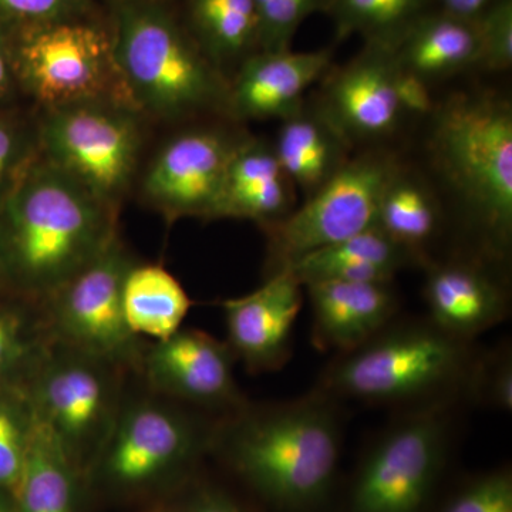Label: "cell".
<instances>
[{"label": "cell", "instance_id": "cell-1", "mask_svg": "<svg viewBox=\"0 0 512 512\" xmlns=\"http://www.w3.org/2000/svg\"><path fill=\"white\" fill-rule=\"evenodd\" d=\"M342 451L338 400L316 387L301 399L245 404L215 427L211 453L276 512L328 510Z\"/></svg>", "mask_w": 512, "mask_h": 512}, {"label": "cell", "instance_id": "cell-2", "mask_svg": "<svg viewBox=\"0 0 512 512\" xmlns=\"http://www.w3.org/2000/svg\"><path fill=\"white\" fill-rule=\"evenodd\" d=\"M117 208L40 156L0 198L3 291L43 303L117 237Z\"/></svg>", "mask_w": 512, "mask_h": 512}, {"label": "cell", "instance_id": "cell-3", "mask_svg": "<svg viewBox=\"0 0 512 512\" xmlns=\"http://www.w3.org/2000/svg\"><path fill=\"white\" fill-rule=\"evenodd\" d=\"M114 56L138 113L177 120L227 113L229 80L161 0H110Z\"/></svg>", "mask_w": 512, "mask_h": 512}, {"label": "cell", "instance_id": "cell-4", "mask_svg": "<svg viewBox=\"0 0 512 512\" xmlns=\"http://www.w3.org/2000/svg\"><path fill=\"white\" fill-rule=\"evenodd\" d=\"M215 427L197 410L144 384L138 392L127 384L116 423L87 473V497L141 500L187 483L211 453Z\"/></svg>", "mask_w": 512, "mask_h": 512}, {"label": "cell", "instance_id": "cell-5", "mask_svg": "<svg viewBox=\"0 0 512 512\" xmlns=\"http://www.w3.org/2000/svg\"><path fill=\"white\" fill-rule=\"evenodd\" d=\"M437 170L495 255L512 238V107L494 93L454 94L431 114Z\"/></svg>", "mask_w": 512, "mask_h": 512}, {"label": "cell", "instance_id": "cell-6", "mask_svg": "<svg viewBox=\"0 0 512 512\" xmlns=\"http://www.w3.org/2000/svg\"><path fill=\"white\" fill-rule=\"evenodd\" d=\"M470 343L433 322L392 323L359 348L339 355L320 377L333 399L376 404H433L468 386L474 366Z\"/></svg>", "mask_w": 512, "mask_h": 512}, {"label": "cell", "instance_id": "cell-7", "mask_svg": "<svg viewBox=\"0 0 512 512\" xmlns=\"http://www.w3.org/2000/svg\"><path fill=\"white\" fill-rule=\"evenodd\" d=\"M3 32L18 90L43 111L84 103L136 110L114 56L109 18L99 13Z\"/></svg>", "mask_w": 512, "mask_h": 512}, {"label": "cell", "instance_id": "cell-8", "mask_svg": "<svg viewBox=\"0 0 512 512\" xmlns=\"http://www.w3.org/2000/svg\"><path fill=\"white\" fill-rule=\"evenodd\" d=\"M130 376L107 360L53 342L25 384L37 423L84 483L116 423Z\"/></svg>", "mask_w": 512, "mask_h": 512}, {"label": "cell", "instance_id": "cell-9", "mask_svg": "<svg viewBox=\"0 0 512 512\" xmlns=\"http://www.w3.org/2000/svg\"><path fill=\"white\" fill-rule=\"evenodd\" d=\"M443 404L420 406L384 430L357 467L345 512H424L446 467Z\"/></svg>", "mask_w": 512, "mask_h": 512}, {"label": "cell", "instance_id": "cell-10", "mask_svg": "<svg viewBox=\"0 0 512 512\" xmlns=\"http://www.w3.org/2000/svg\"><path fill=\"white\" fill-rule=\"evenodd\" d=\"M36 131L40 156L117 208L136 174L138 111L116 103L74 104L45 110Z\"/></svg>", "mask_w": 512, "mask_h": 512}, {"label": "cell", "instance_id": "cell-11", "mask_svg": "<svg viewBox=\"0 0 512 512\" xmlns=\"http://www.w3.org/2000/svg\"><path fill=\"white\" fill-rule=\"evenodd\" d=\"M389 151L369 150L340 168L301 207L266 228V276L288 268L302 256L375 227L377 207L386 185L399 170Z\"/></svg>", "mask_w": 512, "mask_h": 512}, {"label": "cell", "instance_id": "cell-12", "mask_svg": "<svg viewBox=\"0 0 512 512\" xmlns=\"http://www.w3.org/2000/svg\"><path fill=\"white\" fill-rule=\"evenodd\" d=\"M134 259L119 235L42 303L53 342L137 375L147 343L128 329L121 288Z\"/></svg>", "mask_w": 512, "mask_h": 512}, {"label": "cell", "instance_id": "cell-13", "mask_svg": "<svg viewBox=\"0 0 512 512\" xmlns=\"http://www.w3.org/2000/svg\"><path fill=\"white\" fill-rule=\"evenodd\" d=\"M237 362L227 342L198 329H183L144 349L137 377L167 399L224 416L247 404L235 380Z\"/></svg>", "mask_w": 512, "mask_h": 512}, {"label": "cell", "instance_id": "cell-14", "mask_svg": "<svg viewBox=\"0 0 512 512\" xmlns=\"http://www.w3.org/2000/svg\"><path fill=\"white\" fill-rule=\"evenodd\" d=\"M244 138L221 128H192L171 138L144 174V200L171 222L212 220L229 160Z\"/></svg>", "mask_w": 512, "mask_h": 512}, {"label": "cell", "instance_id": "cell-15", "mask_svg": "<svg viewBox=\"0 0 512 512\" xmlns=\"http://www.w3.org/2000/svg\"><path fill=\"white\" fill-rule=\"evenodd\" d=\"M394 72L393 47L366 43L360 55L330 73L319 106L352 146L383 140L399 127Z\"/></svg>", "mask_w": 512, "mask_h": 512}, {"label": "cell", "instance_id": "cell-16", "mask_svg": "<svg viewBox=\"0 0 512 512\" xmlns=\"http://www.w3.org/2000/svg\"><path fill=\"white\" fill-rule=\"evenodd\" d=\"M302 288L291 269H282L256 291L222 302L228 346L249 372H274L289 359Z\"/></svg>", "mask_w": 512, "mask_h": 512}, {"label": "cell", "instance_id": "cell-17", "mask_svg": "<svg viewBox=\"0 0 512 512\" xmlns=\"http://www.w3.org/2000/svg\"><path fill=\"white\" fill-rule=\"evenodd\" d=\"M332 49L252 53L229 82L227 114L235 120H284L332 69Z\"/></svg>", "mask_w": 512, "mask_h": 512}, {"label": "cell", "instance_id": "cell-18", "mask_svg": "<svg viewBox=\"0 0 512 512\" xmlns=\"http://www.w3.org/2000/svg\"><path fill=\"white\" fill-rule=\"evenodd\" d=\"M303 288L311 301L313 343L338 355L372 339L399 308L393 282L322 281Z\"/></svg>", "mask_w": 512, "mask_h": 512}, {"label": "cell", "instance_id": "cell-19", "mask_svg": "<svg viewBox=\"0 0 512 512\" xmlns=\"http://www.w3.org/2000/svg\"><path fill=\"white\" fill-rule=\"evenodd\" d=\"M296 208V187L274 143L245 136L232 154L212 220L254 221L266 229Z\"/></svg>", "mask_w": 512, "mask_h": 512}, {"label": "cell", "instance_id": "cell-20", "mask_svg": "<svg viewBox=\"0 0 512 512\" xmlns=\"http://www.w3.org/2000/svg\"><path fill=\"white\" fill-rule=\"evenodd\" d=\"M424 299L429 320L463 342L507 318V292L483 266L448 261L429 266Z\"/></svg>", "mask_w": 512, "mask_h": 512}, {"label": "cell", "instance_id": "cell-21", "mask_svg": "<svg viewBox=\"0 0 512 512\" xmlns=\"http://www.w3.org/2000/svg\"><path fill=\"white\" fill-rule=\"evenodd\" d=\"M274 148L286 174L305 200L335 177L352 157V144L319 103L306 101L281 120Z\"/></svg>", "mask_w": 512, "mask_h": 512}, {"label": "cell", "instance_id": "cell-22", "mask_svg": "<svg viewBox=\"0 0 512 512\" xmlns=\"http://www.w3.org/2000/svg\"><path fill=\"white\" fill-rule=\"evenodd\" d=\"M397 66L427 82L454 76L480 64L477 19L429 10L393 46Z\"/></svg>", "mask_w": 512, "mask_h": 512}, {"label": "cell", "instance_id": "cell-23", "mask_svg": "<svg viewBox=\"0 0 512 512\" xmlns=\"http://www.w3.org/2000/svg\"><path fill=\"white\" fill-rule=\"evenodd\" d=\"M417 259L419 256L400 247L375 225L316 249L285 269H291L303 286L322 281L393 282L400 269Z\"/></svg>", "mask_w": 512, "mask_h": 512}, {"label": "cell", "instance_id": "cell-24", "mask_svg": "<svg viewBox=\"0 0 512 512\" xmlns=\"http://www.w3.org/2000/svg\"><path fill=\"white\" fill-rule=\"evenodd\" d=\"M121 302L128 329L154 342L183 328L191 309L190 296L174 275L163 266L136 261L124 276Z\"/></svg>", "mask_w": 512, "mask_h": 512}, {"label": "cell", "instance_id": "cell-25", "mask_svg": "<svg viewBox=\"0 0 512 512\" xmlns=\"http://www.w3.org/2000/svg\"><path fill=\"white\" fill-rule=\"evenodd\" d=\"M13 497L18 512H83L84 478L39 423Z\"/></svg>", "mask_w": 512, "mask_h": 512}, {"label": "cell", "instance_id": "cell-26", "mask_svg": "<svg viewBox=\"0 0 512 512\" xmlns=\"http://www.w3.org/2000/svg\"><path fill=\"white\" fill-rule=\"evenodd\" d=\"M184 20L205 55L224 72L229 63L259 50V20L254 0H184Z\"/></svg>", "mask_w": 512, "mask_h": 512}, {"label": "cell", "instance_id": "cell-27", "mask_svg": "<svg viewBox=\"0 0 512 512\" xmlns=\"http://www.w3.org/2000/svg\"><path fill=\"white\" fill-rule=\"evenodd\" d=\"M439 200L412 171L400 165L384 188L375 225L400 247L420 256L439 231Z\"/></svg>", "mask_w": 512, "mask_h": 512}, {"label": "cell", "instance_id": "cell-28", "mask_svg": "<svg viewBox=\"0 0 512 512\" xmlns=\"http://www.w3.org/2000/svg\"><path fill=\"white\" fill-rule=\"evenodd\" d=\"M53 339L42 303L0 292V384H23Z\"/></svg>", "mask_w": 512, "mask_h": 512}, {"label": "cell", "instance_id": "cell-29", "mask_svg": "<svg viewBox=\"0 0 512 512\" xmlns=\"http://www.w3.org/2000/svg\"><path fill=\"white\" fill-rule=\"evenodd\" d=\"M433 0H330L326 13L338 39L360 35L366 43L393 47Z\"/></svg>", "mask_w": 512, "mask_h": 512}, {"label": "cell", "instance_id": "cell-30", "mask_svg": "<svg viewBox=\"0 0 512 512\" xmlns=\"http://www.w3.org/2000/svg\"><path fill=\"white\" fill-rule=\"evenodd\" d=\"M37 429L23 384H0V488L15 493Z\"/></svg>", "mask_w": 512, "mask_h": 512}, {"label": "cell", "instance_id": "cell-31", "mask_svg": "<svg viewBox=\"0 0 512 512\" xmlns=\"http://www.w3.org/2000/svg\"><path fill=\"white\" fill-rule=\"evenodd\" d=\"M259 20V50L291 49L293 37L303 22L316 12H325L330 0H254Z\"/></svg>", "mask_w": 512, "mask_h": 512}, {"label": "cell", "instance_id": "cell-32", "mask_svg": "<svg viewBox=\"0 0 512 512\" xmlns=\"http://www.w3.org/2000/svg\"><path fill=\"white\" fill-rule=\"evenodd\" d=\"M39 156L37 131L12 111L0 109V198Z\"/></svg>", "mask_w": 512, "mask_h": 512}, {"label": "cell", "instance_id": "cell-33", "mask_svg": "<svg viewBox=\"0 0 512 512\" xmlns=\"http://www.w3.org/2000/svg\"><path fill=\"white\" fill-rule=\"evenodd\" d=\"M440 512H512V473L487 471L468 480L448 497Z\"/></svg>", "mask_w": 512, "mask_h": 512}, {"label": "cell", "instance_id": "cell-34", "mask_svg": "<svg viewBox=\"0 0 512 512\" xmlns=\"http://www.w3.org/2000/svg\"><path fill=\"white\" fill-rule=\"evenodd\" d=\"M99 15L94 0H0V29Z\"/></svg>", "mask_w": 512, "mask_h": 512}, {"label": "cell", "instance_id": "cell-35", "mask_svg": "<svg viewBox=\"0 0 512 512\" xmlns=\"http://www.w3.org/2000/svg\"><path fill=\"white\" fill-rule=\"evenodd\" d=\"M480 64L490 72L512 66V0H494L477 18Z\"/></svg>", "mask_w": 512, "mask_h": 512}, {"label": "cell", "instance_id": "cell-36", "mask_svg": "<svg viewBox=\"0 0 512 512\" xmlns=\"http://www.w3.org/2000/svg\"><path fill=\"white\" fill-rule=\"evenodd\" d=\"M467 389L495 410H512V360L507 349L474 360Z\"/></svg>", "mask_w": 512, "mask_h": 512}, {"label": "cell", "instance_id": "cell-37", "mask_svg": "<svg viewBox=\"0 0 512 512\" xmlns=\"http://www.w3.org/2000/svg\"><path fill=\"white\" fill-rule=\"evenodd\" d=\"M394 92L402 114L431 116L436 110V100L430 90V82L423 77L397 66L394 72Z\"/></svg>", "mask_w": 512, "mask_h": 512}, {"label": "cell", "instance_id": "cell-38", "mask_svg": "<svg viewBox=\"0 0 512 512\" xmlns=\"http://www.w3.org/2000/svg\"><path fill=\"white\" fill-rule=\"evenodd\" d=\"M171 512H247L220 488L212 485H192L183 500Z\"/></svg>", "mask_w": 512, "mask_h": 512}, {"label": "cell", "instance_id": "cell-39", "mask_svg": "<svg viewBox=\"0 0 512 512\" xmlns=\"http://www.w3.org/2000/svg\"><path fill=\"white\" fill-rule=\"evenodd\" d=\"M12 60H10L8 39L0 29V109H6L15 94L18 93Z\"/></svg>", "mask_w": 512, "mask_h": 512}, {"label": "cell", "instance_id": "cell-40", "mask_svg": "<svg viewBox=\"0 0 512 512\" xmlns=\"http://www.w3.org/2000/svg\"><path fill=\"white\" fill-rule=\"evenodd\" d=\"M440 10L460 16V18L477 19L494 0H436Z\"/></svg>", "mask_w": 512, "mask_h": 512}, {"label": "cell", "instance_id": "cell-41", "mask_svg": "<svg viewBox=\"0 0 512 512\" xmlns=\"http://www.w3.org/2000/svg\"><path fill=\"white\" fill-rule=\"evenodd\" d=\"M0 512H18L16 511L15 497L5 488H0Z\"/></svg>", "mask_w": 512, "mask_h": 512}, {"label": "cell", "instance_id": "cell-42", "mask_svg": "<svg viewBox=\"0 0 512 512\" xmlns=\"http://www.w3.org/2000/svg\"><path fill=\"white\" fill-rule=\"evenodd\" d=\"M144 512H171L170 507H156Z\"/></svg>", "mask_w": 512, "mask_h": 512}, {"label": "cell", "instance_id": "cell-43", "mask_svg": "<svg viewBox=\"0 0 512 512\" xmlns=\"http://www.w3.org/2000/svg\"><path fill=\"white\" fill-rule=\"evenodd\" d=\"M0 292H5V291H3L2 282H0Z\"/></svg>", "mask_w": 512, "mask_h": 512}, {"label": "cell", "instance_id": "cell-44", "mask_svg": "<svg viewBox=\"0 0 512 512\" xmlns=\"http://www.w3.org/2000/svg\"><path fill=\"white\" fill-rule=\"evenodd\" d=\"M161 2H168V0H161Z\"/></svg>", "mask_w": 512, "mask_h": 512}]
</instances>
